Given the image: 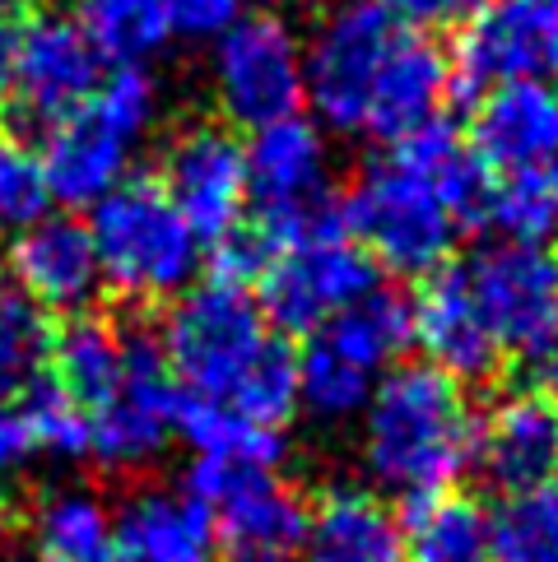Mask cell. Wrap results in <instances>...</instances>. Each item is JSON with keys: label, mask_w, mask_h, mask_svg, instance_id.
Masks as SVG:
<instances>
[{"label": "cell", "mask_w": 558, "mask_h": 562, "mask_svg": "<svg viewBox=\"0 0 558 562\" xmlns=\"http://www.w3.org/2000/svg\"><path fill=\"white\" fill-rule=\"evenodd\" d=\"M475 428L451 376L428 363L391 368L364 409V465L405 502L447 493L475 460Z\"/></svg>", "instance_id": "obj_1"}, {"label": "cell", "mask_w": 558, "mask_h": 562, "mask_svg": "<svg viewBox=\"0 0 558 562\" xmlns=\"http://www.w3.org/2000/svg\"><path fill=\"white\" fill-rule=\"evenodd\" d=\"M89 237L103 284L131 303H164L187 293L201 270V243L172 210L158 177H126L112 195L98 200Z\"/></svg>", "instance_id": "obj_2"}, {"label": "cell", "mask_w": 558, "mask_h": 562, "mask_svg": "<svg viewBox=\"0 0 558 562\" xmlns=\"http://www.w3.org/2000/svg\"><path fill=\"white\" fill-rule=\"evenodd\" d=\"M461 270L498 353H512L522 391L558 395V260L498 237Z\"/></svg>", "instance_id": "obj_3"}, {"label": "cell", "mask_w": 558, "mask_h": 562, "mask_svg": "<svg viewBox=\"0 0 558 562\" xmlns=\"http://www.w3.org/2000/svg\"><path fill=\"white\" fill-rule=\"evenodd\" d=\"M158 116V85L149 70L116 66L103 75V85L89 98V108L66 116L62 126L47 131L43 145V172L52 200L75 210H93L103 195L126 182L135 139L154 126Z\"/></svg>", "instance_id": "obj_4"}, {"label": "cell", "mask_w": 558, "mask_h": 562, "mask_svg": "<svg viewBox=\"0 0 558 562\" xmlns=\"http://www.w3.org/2000/svg\"><path fill=\"white\" fill-rule=\"evenodd\" d=\"M345 228L377 266L395 274H433L447 266L456 243V218L418 168L387 149L364 168L354 191L341 200Z\"/></svg>", "instance_id": "obj_5"}, {"label": "cell", "mask_w": 558, "mask_h": 562, "mask_svg": "<svg viewBox=\"0 0 558 562\" xmlns=\"http://www.w3.org/2000/svg\"><path fill=\"white\" fill-rule=\"evenodd\" d=\"M266 345V312L256 307V297H247V289L224 284V279L187 289L164 326V358L172 381H182L187 395L205 400H228Z\"/></svg>", "instance_id": "obj_6"}, {"label": "cell", "mask_w": 558, "mask_h": 562, "mask_svg": "<svg viewBox=\"0 0 558 562\" xmlns=\"http://www.w3.org/2000/svg\"><path fill=\"white\" fill-rule=\"evenodd\" d=\"M243 158H247V205H256V218H261L256 228L275 247L341 218V200L331 195L326 135L303 112L252 131V145H243Z\"/></svg>", "instance_id": "obj_7"}, {"label": "cell", "mask_w": 558, "mask_h": 562, "mask_svg": "<svg viewBox=\"0 0 558 562\" xmlns=\"http://www.w3.org/2000/svg\"><path fill=\"white\" fill-rule=\"evenodd\" d=\"M377 289V260L349 237L345 214L279 243L261 274V312L289 335L322 330L331 316Z\"/></svg>", "instance_id": "obj_8"}, {"label": "cell", "mask_w": 558, "mask_h": 562, "mask_svg": "<svg viewBox=\"0 0 558 562\" xmlns=\"http://www.w3.org/2000/svg\"><path fill=\"white\" fill-rule=\"evenodd\" d=\"M395 24L401 19L387 10V0H341L316 24L312 43L303 47V89L308 108L326 131H364L377 70L401 37Z\"/></svg>", "instance_id": "obj_9"}, {"label": "cell", "mask_w": 558, "mask_h": 562, "mask_svg": "<svg viewBox=\"0 0 558 562\" xmlns=\"http://www.w3.org/2000/svg\"><path fill=\"white\" fill-rule=\"evenodd\" d=\"M210 79L219 112L233 126L261 131L298 116L308 103L303 89V43L279 14H243L214 37Z\"/></svg>", "instance_id": "obj_10"}, {"label": "cell", "mask_w": 558, "mask_h": 562, "mask_svg": "<svg viewBox=\"0 0 558 562\" xmlns=\"http://www.w3.org/2000/svg\"><path fill=\"white\" fill-rule=\"evenodd\" d=\"M177 400L182 386L168 372L164 345L145 330H126V372L89 414V456L108 470H145L177 432Z\"/></svg>", "instance_id": "obj_11"}, {"label": "cell", "mask_w": 558, "mask_h": 562, "mask_svg": "<svg viewBox=\"0 0 558 562\" xmlns=\"http://www.w3.org/2000/svg\"><path fill=\"white\" fill-rule=\"evenodd\" d=\"M103 85V52L93 47L75 14L37 10L29 24H19V47H14V112L19 122L33 131H52Z\"/></svg>", "instance_id": "obj_12"}, {"label": "cell", "mask_w": 558, "mask_h": 562, "mask_svg": "<svg viewBox=\"0 0 558 562\" xmlns=\"http://www.w3.org/2000/svg\"><path fill=\"white\" fill-rule=\"evenodd\" d=\"M187 493L214 520V535L233 553H298L308 535V502L266 465H228V460H196Z\"/></svg>", "instance_id": "obj_13"}, {"label": "cell", "mask_w": 558, "mask_h": 562, "mask_svg": "<svg viewBox=\"0 0 558 562\" xmlns=\"http://www.w3.org/2000/svg\"><path fill=\"white\" fill-rule=\"evenodd\" d=\"M558 75V0H489L461 24L451 79L470 93Z\"/></svg>", "instance_id": "obj_14"}, {"label": "cell", "mask_w": 558, "mask_h": 562, "mask_svg": "<svg viewBox=\"0 0 558 562\" xmlns=\"http://www.w3.org/2000/svg\"><path fill=\"white\" fill-rule=\"evenodd\" d=\"M158 187L172 200V210L187 218L196 243H219L243 224L247 210V158L243 139L219 122H196L172 135L164 149Z\"/></svg>", "instance_id": "obj_15"}, {"label": "cell", "mask_w": 558, "mask_h": 562, "mask_svg": "<svg viewBox=\"0 0 558 562\" xmlns=\"http://www.w3.org/2000/svg\"><path fill=\"white\" fill-rule=\"evenodd\" d=\"M5 270L10 284L43 312L79 316L103 289L89 224H79L70 214H43L37 224L19 228L5 251Z\"/></svg>", "instance_id": "obj_16"}, {"label": "cell", "mask_w": 558, "mask_h": 562, "mask_svg": "<svg viewBox=\"0 0 558 562\" xmlns=\"http://www.w3.org/2000/svg\"><path fill=\"white\" fill-rule=\"evenodd\" d=\"M470 154L489 177L558 164V89L549 79H522L480 93L470 116Z\"/></svg>", "instance_id": "obj_17"}, {"label": "cell", "mask_w": 558, "mask_h": 562, "mask_svg": "<svg viewBox=\"0 0 558 562\" xmlns=\"http://www.w3.org/2000/svg\"><path fill=\"white\" fill-rule=\"evenodd\" d=\"M451 56L433 43L428 33H401L387 52L382 70L372 85V103H368V122L364 131L387 139H405L414 131H424L437 122L451 93Z\"/></svg>", "instance_id": "obj_18"}, {"label": "cell", "mask_w": 558, "mask_h": 562, "mask_svg": "<svg viewBox=\"0 0 558 562\" xmlns=\"http://www.w3.org/2000/svg\"><path fill=\"white\" fill-rule=\"evenodd\" d=\"M414 345L451 381H484L498 368V345L470 297L466 270L443 266L424 279L414 297Z\"/></svg>", "instance_id": "obj_19"}, {"label": "cell", "mask_w": 558, "mask_h": 562, "mask_svg": "<svg viewBox=\"0 0 558 562\" xmlns=\"http://www.w3.org/2000/svg\"><path fill=\"white\" fill-rule=\"evenodd\" d=\"M116 562H214V520L187 488H135L112 512Z\"/></svg>", "instance_id": "obj_20"}, {"label": "cell", "mask_w": 558, "mask_h": 562, "mask_svg": "<svg viewBox=\"0 0 558 562\" xmlns=\"http://www.w3.org/2000/svg\"><path fill=\"white\" fill-rule=\"evenodd\" d=\"M475 460L503 493L545 484L558 474V405L554 395L516 391L489 424L475 428Z\"/></svg>", "instance_id": "obj_21"}, {"label": "cell", "mask_w": 558, "mask_h": 562, "mask_svg": "<svg viewBox=\"0 0 558 562\" xmlns=\"http://www.w3.org/2000/svg\"><path fill=\"white\" fill-rule=\"evenodd\" d=\"M303 562H405L401 520L364 488H331L308 512Z\"/></svg>", "instance_id": "obj_22"}, {"label": "cell", "mask_w": 558, "mask_h": 562, "mask_svg": "<svg viewBox=\"0 0 558 562\" xmlns=\"http://www.w3.org/2000/svg\"><path fill=\"white\" fill-rule=\"evenodd\" d=\"M52 381L62 386L85 414H93L116 391L126 372V330L103 316H70L47 345Z\"/></svg>", "instance_id": "obj_23"}, {"label": "cell", "mask_w": 558, "mask_h": 562, "mask_svg": "<svg viewBox=\"0 0 558 562\" xmlns=\"http://www.w3.org/2000/svg\"><path fill=\"white\" fill-rule=\"evenodd\" d=\"M316 339H326L335 353H345L349 363H358L364 372H387L395 368L410 345H414V303L405 293L382 289L377 284L372 293H364L358 303H349L341 316H331Z\"/></svg>", "instance_id": "obj_24"}, {"label": "cell", "mask_w": 558, "mask_h": 562, "mask_svg": "<svg viewBox=\"0 0 558 562\" xmlns=\"http://www.w3.org/2000/svg\"><path fill=\"white\" fill-rule=\"evenodd\" d=\"M405 562H489V512L466 493H428L405 502Z\"/></svg>", "instance_id": "obj_25"}, {"label": "cell", "mask_w": 558, "mask_h": 562, "mask_svg": "<svg viewBox=\"0 0 558 562\" xmlns=\"http://www.w3.org/2000/svg\"><path fill=\"white\" fill-rule=\"evenodd\" d=\"M37 562H116L112 512L89 488H56L33 512Z\"/></svg>", "instance_id": "obj_26"}, {"label": "cell", "mask_w": 558, "mask_h": 562, "mask_svg": "<svg viewBox=\"0 0 558 562\" xmlns=\"http://www.w3.org/2000/svg\"><path fill=\"white\" fill-rule=\"evenodd\" d=\"M177 437L196 451V460H228V465H266L275 470L284 456V437L279 428L252 424L224 400L187 395L177 400Z\"/></svg>", "instance_id": "obj_27"}, {"label": "cell", "mask_w": 558, "mask_h": 562, "mask_svg": "<svg viewBox=\"0 0 558 562\" xmlns=\"http://www.w3.org/2000/svg\"><path fill=\"white\" fill-rule=\"evenodd\" d=\"M489 562H558V484L503 493L489 512Z\"/></svg>", "instance_id": "obj_28"}, {"label": "cell", "mask_w": 558, "mask_h": 562, "mask_svg": "<svg viewBox=\"0 0 558 562\" xmlns=\"http://www.w3.org/2000/svg\"><path fill=\"white\" fill-rule=\"evenodd\" d=\"M79 24L103 52V61L140 66L158 56L172 37L168 0H79Z\"/></svg>", "instance_id": "obj_29"}, {"label": "cell", "mask_w": 558, "mask_h": 562, "mask_svg": "<svg viewBox=\"0 0 558 562\" xmlns=\"http://www.w3.org/2000/svg\"><path fill=\"white\" fill-rule=\"evenodd\" d=\"M480 224L493 228L503 243L545 247L558 233V164L489 182V200H484Z\"/></svg>", "instance_id": "obj_30"}, {"label": "cell", "mask_w": 558, "mask_h": 562, "mask_svg": "<svg viewBox=\"0 0 558 562\" xmlns=\"http://www.w3.org/2000/svg\"><path fill=\"white\" fill-rule=\"evenodd\" d=\"M372 391H377V376L349 363L345 353H335L326 339H312V345L298 353V409H303L312 424H349V418H364Z\"/></svg>", "instance_id": "obj_31"}, {"label": "cell", "mask_w": 558, "mask_h": 562, "mask_svg": "<svg viewBox=\"0 0 558 562\" xmlns=\"http://www.w3.org/2000/svg\"><path fill=\"white\" fill-rule=\"evenodd\" d=\"M52 330L43 307H33L10 279L0 284V400H19L47 363Z\"/></svg>", "instance_id": "obj_32"}, {"label": "cell", "mask_w": 558, "mask_h": 562, "mask_svg": "<svg viewBox=\"0 0 558 562\" xmlns=\"http://www.w3.org/2000/svg\"><path fill=\"white\" fill-rule=\"evenodd\" d=\"M224 405L247 414L252 424H261V428H279L298 409V353L279 335H270V345L261 349V358L237 381V391Z\"/></svg>", "instance_id": "obj_33"}, {"label": "cell", "mask_w": 558, "mask_h": 562, "mask_svg": "<svg viewBox=\"0 0 558 562\" xmlns=\"http://www.w3.org/2000/svg\"><path fill=\"white\" fill-rule=\"evenodd\" d=\"M19 409L29 418L37 456H52V460L89 456V414L79 409L52 376H37L33 386L19 395Z\"/></svg>", "instance_id": "obj_34"}, {"label": "cell", "mask_w": 558, "mask_h": 562, "mask_svg": "<svg viewBox=\"0 0 558 562\" xmlns=\"http://www.w3.org/2000/svg\"><path fill=\"white\" fill-rule=\"evenodd\" d=\"M52 210L43 158L24 139H0V228H29Z\"/></svg>", "instance_id": "obj_35"}, {"label": "cell", "mask_w": 558, "mask_h": 562, "mask_svg": "<svg viewBox=\"0 0 558 562\" xmlns=\"http://www.w3.org/2000/svg\"><path fill=\"white\" fill-rule=\"evenodd\" d=\"M270 256H275V243L261 228H256V224H237L228 237H219V243H214V279L247 289V284H256V279L266 274Z\"/></svg>", "instance_id": "obj_36"}, {"label": "cell", "mask_w": 558, "mask_h": 562, "mask_svg": "<svg viewBox=\"0 0 558 562\" xmlns=\"http://www.w3.org/2000/svg\"><path fill=\"white\" fill-rule=\"evenodd\" d=\"M489 0H387L395 19H405L414 33H437V29H461L480 14Z\"/></svg>", "instance_id": "obj_37"}, {"label": "cell", "mask_w": 558, "mask_h": 562, "mask_svg": "<svg viewBox=\"0 0 558 562\" xmlns=\"http://www.w3.org/2000/svg\"><path fill=\"white\" fill-rule=\"evenodd\" d=\"M247 10V0H168L172 33L187 37H219L228 24H237Z\"/></svg>", "instance_id": "obj_38"}, {"label": "cell", "mask_w": 558, "mask_h": 562, "mask_svg": "<svg viewBox=\"0 0 558 562\" xmlns=\"http://www.w3.org/2000/svg\"><path fill=\"white\" fill-rule=\"evenodd\" d=\"M33 456L37 447H33V432H29V418L19 409V400H0V479L24 470Z\"/></svg>", "instance_id": "obj_39"}, {"label": "cell", "mask_w": 558, "mask_h": 562, "mask_svg": "<svg viewBox=\"0 0 558 562\" xmlns=\"http://www.w3.org/2000/svg\"><path fill=\"white\" fill-rule=\"evenodd\" d=\"M14 47H19V24L14 14L0 10V108L10 103V89H14Z\"/></svg>", "instance_id": "obj_40"}, {"label": "cell", "mask_w": 558, "mask_h": 562, "mask_svg": "<svg viewBox=\"0 0 558 562\" xmlns=\"http://www.w3.org/2000/svg\"><path fill=\"white\" fill-rule=\"evenodd\" d=\"M233 562H303V558L279 553V549H266V553H233Z\"/></svg>", "instance_id": "obj_41"}, {"label": "cell", "mask_w": 558, "mask_h": 562, "mask_svg": "<svg viewBox=\"0 0 558 562\" xmlns=\"http://www.w3.org/2000/svg\"><path fill=\"white\" fill-rule=\"evenodd\" d=\"M29 5H37V0H0V10H5V14H19V10H29Z\"/></svg>", "instance_id": "obj_42"}, {"label": "cell", "mask_w": 558, "mask_h": 562, "mask_svg": "<svg viewBox=\"0 0 558 562\" xmlns=\"http://www.w3.org/2000/svg\"><path fill=\"white\" fill-rule=\"evenodd\" d=\"M0 526H5V497H0Z\"/></svg>", "instance_id": "obj_43"}, {"label": "cell", "mask_w": 558, "mask_h": 562, "mask_svg": "<svg viewBox=\"0 0 558 562\" xmlns=\"http://www.w3.org/2000/svg\"><path fill=\"white\" fill-rule=\"evenodd\" d=\"M0 562H19V558H0Z\"/></svg>", "instance_id": "obj_44"}]
</instances>
